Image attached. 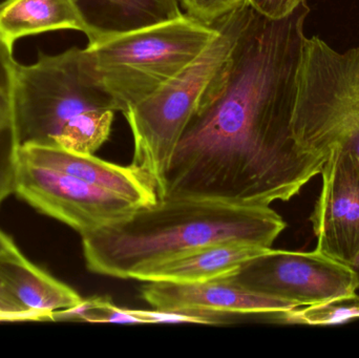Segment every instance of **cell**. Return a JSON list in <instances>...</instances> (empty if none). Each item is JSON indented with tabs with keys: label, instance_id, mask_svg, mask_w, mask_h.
<instances>
[{
	"label": "cell",
	"instance_id": "6da1fadb",
	"mask_svg": "<svg viewBox=\"0 0 359 358\" xmlns=\"http://www.w3.org/2000/svg\"><path fill=\"white\" fill-rule=\"evenodd\" d=\"M307 1L278 20L253 10L221 79L188 122L160 199L270 206L301 193L325 160L292 134Z\"/></svg>",
	"mask_w": 359,
	"mask_h": 358
},
{
	"label": "cell",
	"instance_id": "7a4b0ae2",
	"mask_svg": "<svg viewBox=\"0 0 359 358\" xmlns=\"http://www.w3.org/2000/svg\"><path fill=\"white\" fill-rule=\"evenodd\" d=\"M286 226L270 206L166 198L84 233L82 248L88 270L135 280L142 271L211 244L241 241L271 247Z\"/></svg>",
	"mask_w": 359,
	"mask_h": 358
},
{
	"label": "cell",
	"instance_id": "3957f363",
	"mask_svg": "<svg viewBox=\"0 0 359 358\" xmlns=\"http://www.w3.org/2000/svg\"><path fill=\"white\" fill-rule=\"evenodd\" d=\"M20 145L94 155L109 139L116 107L84 67L82 48L18 65L12 94Z\"/></svg>",
	"mask_w": 359,
	"mask_h": 358
},
{
	"label": "cell",
	"instance_id": "277c9868",
	"mask_svg": "<svg viewBox=\"0 0 359 358\" xmlns=\"http://www.w3.org/2000/svg\"><path fill=\"white\" fill-rule=\"evenodd\" d=\"M252 12L244 0L215 20L219 33L208 48L155 94L123 113L134 137L132 165L153 180L159 199L180 139L196 109L225 74Z\"/></svg>",
	"mask_w": 359,
	"mask_h": 358
},
{
	"label": "cell",
	"instance_id": "5b68a950",
	"mask_svg": "<svg viewBox=\"0 0 359 358\" xmlns=\"http://www.w3.org/2000/svg\"><path fill=\"white\" fill-rule=\"evenodd\" d=\"M219 33L215 23L206 25L184 14L86 46L82 60L90 77L111 97L116 111L124 113L194 62Z\"/></svg>",
	"mask_w": 359,
	"mask_h": 358
},
{
	"label": "cell",
	"instance_id": "8992f818",
	"mask_svg": "<svg viewBox=\"0 0 359 358\" xmlns=\"http://www.w3.org/2000/svg\"><path fill=\"white\" fill-rule=\"evenodd\" d=\"M291 128L306 153L325 160L339 149L359 161V46L339 53L306 38Z\"/></svg>",
	"mask_w": 359,
	"mask_h": 358
},
{
	"label": "cell",
	"instance_id": "52a82bcc",
	"mask_svg": "<svg viewBox=\"0 0 359 358\" xmlns=\"http://www.w3.org/2000/svg\"><path fill=\"white\" fill-rule=\"evenodd\" d=\"M228 277L247 289L297 307L347 296L359 288L355 269L316 249L301 252L271 248Z\"/></svg>",
	"mask_w": 359,
	"mask_h": 358
},
{
	"label": "cell",
	"instance_id": "ba28073f",
	"mask_svg": "<svg viewBox=\"0 0 359 358\" xmlns=\"http://www.w3.org/2000/svg\"><path fill=\"white\" fill-rule=\"evenodd\" d=\"M14 193L81 235L122 220L138 208L114 191L20 158Z\"/></svg>",
	"mask_w": 359,
	"mask_h": 358
},
{
	"label": "cell",
	"instance_id": "9c48e42d",
	"mask_svg": "<svg viewBox=\"0 0 359 358\" xmlns=\"http://www.w3.org/2000/svg\"><path fill=\"white\" fill-rule=\"evenodd\" d=\"M320 174L322 191L310 216L316 249L359 268V161L333 149L325 157Z\"/></svg>",
	"mask_w": 359,
	"mask_h": 358
},
{
	"label": "cell",
	"instance_id": "30bf717a",
	"mask_svg": "<svg viewBox=\"0 0 359 358\" xmlns=\"http://www.w3.org/2000/svg\"><path fill=\"white\" fill-rule=\"evenodd\" d=\"M145 283L141 296L155 310L204 315H273L297 308L290 303L247 289L228 277L200 283Z\"/></svg>",
	"mask_w": 359,
	"mask_h": 358
},
{
	"label": "cell",
	"instance_id": "8fae6325",
	"mask_svg": "<svg viewBox=\"0 0 359 358\" xmlns=\"http://www.w3.org/2000/svg\"><path fill=\"white\" fill-rule=\"evenodd\" d=\"M19 158L29 163L65 172L109 189L130 200L138 207L151 206L159 201L155 183L132 164L121 166L99 159L94 155L34 144L21 145Z\"/></svg>",
	"mask_w": 359,
	"mask_h": 358
},
{
	"label": "cell",
	"instance_id": "7c38bea8",
	"mask_svg": "<svg viewBox=\"0 0 359 358\" xmlns=\"http://www.w3.org/2000/svg\"><path fill=\"white\" fill-rule=\"evenodd\" d=\"M81 21L88 46L183 16L180 0H69Z\"/></svg>",
	"mask_w": 359,
	"mask_h": 358
},
{
	"label": "cell",
	"instance_id": "4fadbf2b",
	"mask_svg": "<svg viewBox=\"0 0 359 358\" xmlns=\"http://www.w3.org/2000/svg\"><path fill=\"white\" fill-rule=\"evenodd\" d=\"M271 248L241 241L211 244L142 271L135 280L200 283L223 279L234 275L247 262Z\"/></svg>",
	"mask_w": 359,
	"mask_h": 358
},
{
	"label": "cell",
	"instance_id": "5bb4252c",
	"mask_svg": "<svg viewBox=\"0 0 359 358\" xmlns=\"http://www.w3.org/2000/svg\"><path fill=\"white\" fill-rule=\"evenodd\" d=\"M0 283L40 319H50L53 313L73 308L82 301L75 290L32 264L16 246L0 252Z\"/></svg>",
	"mask_w": 359,
	"mask_h": 358
},
{
	"label": "cell",
	"instance_id": "9a60e30c",
	"mask_svg": "<svg viewBox=\"0 0 359 358\" xmlns=\"http://www.w3.org/2000/svg\"><path fill=\"white\" fill-rule=\"evenodd\" d=\"M83 32L69 0H4L0 2V39L13 48L23 37L46 32Z\"/></svg>",
	"mask_w": 359,
	"mask_h": 358
},
{
	"label": "cell",
	"instance_id": "2e32d148",
	"mask_svg": "<svg viewBox=\"0 0 359 358\" xmlns=\"http://www.w3.org/2000/svg\"><path fill=\"white\" fill-rule=\"evenodd\" d=\"M278 323L291 325L337 326L359 319V296L356 292L308 306L271 315Z\"/></svg>",
	"mask_w": 359,
	"mask_h": 358
},
{
	"label": "cell",
	"instance_id": "e0dca14e",
	"mask_svg": "<svg viewBox=\"0 0 359 358\" xmlns=\"http://www.w3.org/2000/svg\"><path fill=\"white\" fill-rule=\"evenodd\" d=\"M56 319L99 324H143L130 309L116 306L109 298H82L77 306L58 311Z\"/></svg>",
	"mask_w": 359,
	"mask_h": 358
},
{
	"label": "cell",
	"instance_id": "ac0fdd59",
	"mask_svg": "<svg viewBox=\"0 0 359 358\" xmlns=\"http://www.w3.org/2000/svg\"><path fill=\"white\" fill-rule=\"evenodd\" d=\"M20 146L14 122L0 126V205L15 191Z\"/></svg>",
	"mask_w": 359,
	"mask_h": 358
},
{
	"label": "cell",
	"instance_id": "d6986e66",
	"mask_svg": "<svg viewBox=\"0 0 359 358\" xmlns=\"http://www.w3.org/2000/svg\"><path fill=\"white\" fill-rule=\"evenodd\" d=\"M187 14L206 25L231 12L244 0H180Z\"/></svg>",
	"mask_w": 359,
	"mask_h": 358
},
{
	"label": "cell",
	"instance_id": "ffe728a7",
	"mask_svg": "<svg viewBox=\"0 0 359 358\" xmlns=\"http://www.w3.org/2000/svg\"><path fill=\"white\" fill-rule=\"evenodd\" d=\"M262 16L272 20L285 18L292 14L307 0H245Z\"/></svg>",
	"mask_w": 359,
	"mask_h": 358
},
{
	"label": "cell",
	"instance_id": "44dd1931",
	"mask_svg": "<svg viewBox=\"0 0 359 358\" xmlns=\"http://www.w3.org/2000/svg\"><path fill=\"white\" fill-rule=\"evenodd\" d=\"M19 63L13 58V48L0 39V92L12 98Z\"/></svg>",
	"mask_w": 359,
	"mask_h": 358
},
{
	"label": "cell",
	"instance_id": "7402d4cb",
	"mask_svg": "<svg viewBox=\"0 0 359 358\" xmlns=\"http://www.w3.org/2000/svg\"><path fill=\"white\" fill-rule=\"evenodd\" d=\"M35 321L37 315L25 310L0 283V321Z\"/></svg>",
	"mask_w": 359,
	"mask_h": 358
},
{
	"label": "cell",
	"instance_id": "603a6c76",
	"mask_svg": "<svg viewBox=\"0 0 359 358\" xmlns=\"http://www.w3.org/2000/svg\"><path fill=\"white\" fill-rule=\"evenodd\" d=\"M14 246L16 245H15L13 240L8 235L0 230V252L10 249V248L14 247Z\"/></svg>",
	"mask_w": 359,
	"mask_h": 358
}]
</instances>
